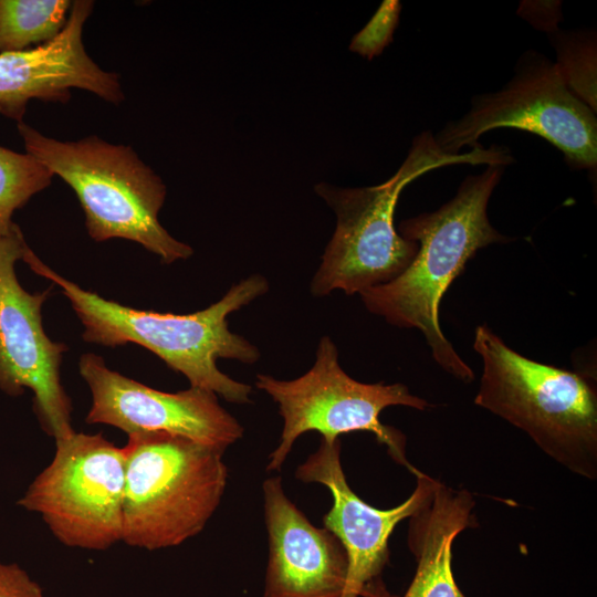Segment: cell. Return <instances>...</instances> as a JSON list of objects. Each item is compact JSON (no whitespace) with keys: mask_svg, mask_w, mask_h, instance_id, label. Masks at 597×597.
Returning <instances> with one entry per match:
<instances>
[{"mask_svg":"<svg viewBox=\"0 0 597 597\" xmlns=\"http://www.w3.org/2000/svg\"><path fill=\"white\" fill-rule=\"evenodd\" d=\"M22 261L61 287L84 327L85 342L109 347L137 344L182 374L190 387L211 391L231 404L251 402L252 387L222 373L217 360L254 364L260 359L254 344L229 329L228 317L269 291L263 275L255 273L240 280L201 311L174 314L133 308L84 290L54 272L29 245Z\"/></svg>","mask_w":597,"mask_h":597,"instance_id":"6da1fadb","label":"cell"},{"mask_svg":"<svg viewBox=\"0 0 597 597\" xmlns=\"http://www.w3.org/2000/svg\"><path fill=\"white\" fill-rule=\"evenodd\" d=\"M503 168L489 165L482 174L467 177L438 210L402 220L399 234L418 244L413 260L392 281L359 293L365 307L388 324L419 329L434 362L463 383H471L474 373L443 335L439 308L478 250L512 241L492 227L486 212Z\"/></svg>","mask_w":597,"mask_h":597,"instance_id":"7a4b0ae2","label":"cell"},{"mask_svg":"<svg viewBox=\"0 0 597 597\" xmlns=\"http://www.w3.org/2000/svg\"><path fill=\"white\" fill-rule=\"evenodd\" d=\"M505 148L473 147L464 154H447L429 132L413 139L407 158L386 181L373 187L342 188L315 185V192L336 216V228L312 277L313 296L334 291L362 293L396 279L413 260L418 244L399 234L395 210L404 188L421 175L454 164L507 165Z\"/></svg>","mask_w":597,"mask_h":597,"instance_id":"3957f363","label":"cell"},{"mask_svg":"<svg viewBox=\"0 0 597 597\" xmlns=\"http://www.w3.org/2000/svg\"><path fill=\"white\" fill-rule=\"evenodd\" d=\"M483 364L474 404L525 432L574 474L597 479V392L584 375L527 358L488 325L475 328Z\"/></svg>","mask_w":597,"mask_h":597,"instance_id":"277c9868","label":"cell"},{"mask_svg":"<svg viewBox=\"0 0 597 597\" xmlns=\"http://www.w3.org/2000/svg\"><path fill=\"white\" fill-rule=\"evenodd\" d=\"M17 127L25 153L72 188L94 241H134L166 264L193 254L190 245L174 238L159 222L166 186L130 146L111 144L94 135L61 142L24 122Z\"/></svg>","mask_w":597,"mask_h":597,"instance_id":"5b68a950","label":"cell"},{"mask_svg":"<svg viewBox=\"0 0 597 597\" xmlns=\"http://www.w3.org/2000/svg\"><path fill=\"white\" fill-rule=\"evenodd\" d=\"M127 437L122 542L156 551L198 535L227 488L224 452L163 431Z\"/></svg>","mask_w":597,"mask_h":597,"instance_id":"8992f818","label":"cell"},{"mask_svg":"<svg viewBox=\"0 0 597 597\" xmlns=\"http://www.w3.org/2000/svg\"><path fill=\"white\" fill-rule=\"evenodd\" d=\"M255 386L272 398L283 419L279 444L269 455L268 471L281 470L294 442L305 432L316 431L323 440L333 442L341 434L366 431L387 448L397 463L413 475L420 472L407 459L404 433L384 425L379 416L391 406L425 410L432 405L412 395L404 384L355 380L339 365L338 349L331 337L320 339L314 364L302 376L282 380L258 374Z\"/></svg>","mask_w":597,"mask_h":597,"instance_id":"52a82bcc","label":"cell"},{"mask_svg":"<svg viewBox=\"0 0 597 597\" xmlns=\"http://www.w3.org/2000/svg\"><path fill=\"white\" fill-rule=\"evenodd\" d=\"M125 458L102 433L55 440L51 462L17 505L41 516L63 545L105 551L122 542Z\"/></svg>","mask_w":597,"mask_h":597,"instance_id":"ba28073f","label":"cell"},{"mask_svg":"<svg viewBox=\"0 0 597 597\" xmlns=\"http://www.w3.org/2000/svg\"><path fill=\"white\" fill-rule=\"evenodd\" d=\"M595 113L570 92L555 63L532 54L521 60L502 90L474 97L471 109L448 123L434 140L443 153L454 155L463 146H480L478 139L491 129L516 128L545 138L572 167L595 170Z\"/></svg>","mask_w":597,"mask_h":597,"instance_id":"9c48e42d","label":"cell"},{"mask_svg":"<svg viewBox=\"0 0 597 597\" xmlns=\"http://www.w3.org/2000/svg\"><path fill=\"white\" fill-rule=\"evenodd\" d=\"M27 245L17 223L0 237V390L10 397L32 390L42 429L59 440L74 432L72 402L60 374L67 346L43 328L42 306L51 289L32 294L18 280L15 265Z\"/></svg>","mask_w":597,"mask_h":597,"instance_id":"30bf717a","label":"cell"},{"mask_svg":"<svg viewBox=\"0 0 597 597\" xmlns=\"http://www.w3.org/2000/svg\"><path fill=\"white\" fill-rule=\"evenodd\" d=\"M78 370L92 397L85 418L88 425L112 426L127 436L168 432L223 452L243 436V427L211 391L195 387L160 391L109 369L92 353L81 356Z\"/></svg>","mask_w":597,"mask_h":597,"instance_id":"8fae6325","label":"cell"},{"mask_svg":"<svg viewBox=\"0 0 597 597\" xmlns=\"http://www.w3.org/2000/svg\"><path fill=\"white\" fill-rule=\"evenodd\" d=\"M297 480L325 485L333 504L323 519L343 545L348 572L342 597H383L388 590L381 579L389 562V537L396 526L409 519L430 496L436 480L423 472L416 476L417 485L401 504L376 509L362 500L348 485L341 463V440L322 439L318 449L297 467Z\"/></svg>","mask_w":597,"mask_h":597,"instance_id":"7c38bea8","label":"cell"},{"mask_svg":"<svg viewBox=\"0 0 597 597\" xmlns=\"http://www.w3.org/2000/svg\"><path fill=\"white\" fill-rule=\"evenodd\" d=\"M93 8L91 0L72 1L66 24L54 40L0 53L2 116L19 124L31 100L65 104L72 88L88 91L116 105L124 101L119 75L100 67L83 44V28Z\"/></svg>","mask_w":597,"mask_h":597,"instance_id":"4fadbf2b","label":"cell"},{"mask_svg":"<svg viewBox=\"0 0 597 597\" xmlns=\"http://www.w3.org/2000/svg\"><path fill=\"white\" fill-rule=\"evenodd\" d=\"M262 490L269 537L263 597H342L348 562L338 538L310 522L280 476L266 479Z\"/></svg>","mask_w":597,"mask_h":597,"instance_id":"5bb4252c","label":"cell"},{"mask_svg":"<svg viewBox=\"0 0 597 597\" xmlns=\"http://www.w3.org/2000/svg\"><path fill=\"white\" fill-rule=\"evenodd\" d=\"M475 501L467 489L436 480L427 501L408 519V546L416 559L415 575L400 597H464L452 570L457 536L475 526ZM383 597H398L389 591Z\"/></svg>","mask_w":597,"mask_h":597,"instance_id":"9a60e30c","label":"cell"},{"mask_svg":"<svg viewBox=\"0 0 597 597\" xmlns=\"http://www.w3.org/2000/svg\"><path fill=\"white\" fill-rule=\"evenodd\" d=\"M70 0H0V53L31 49L64 29Z\"/></svg>","mask_w":597,"mask_h":597,"instance_id":"2e32d148","label":"cell"},{"mask_svg":"<svg viewBox=\"0 0 597 597\" xmlns=\"http://www.w3.org/2000/svg\"><path fill=\"white\" fill-rule=\"evenodd\" d=\"M53 177L31 155L0 145V237L11 232L13 213L49 187Z\"/></svg>","mask_w":597,"mask_h":597,"instance_id":"e0dca14e","label":"cell"},{"mask_svg":"<svg viewBox=\"0 0 597 597\" xmlns=\"http://www.w3.org/2000/svg\"><path fill=\"white\" fill-rule=\"evenodd\" d=\"M557 62L555 63L570 92L589 106L597 108L596 41L591 34L563 33L552 35Z\"/></svg>","mask_w":597,"mask_h":597,"instance_id":"ac0fdd59","label":"cell"},{"mask_svg":"<svg viewBox=\"0 0 597 597\" xmlns=\"http://www.w3.org/2000/svg\"><path fill=\"white\" fill-rule=\"evenodd\" d=\"M400 9L399 1L385 0L369 22L354 35L349 50L368 60L379 55L392 41Z\"/></svg>","mask_w":597,"mask_h":597,"instance_id":"d6986e66","label":"cell"},{"mask_svg":"<svg viewBox=\"0 0 597 597\" xmlns=\"http://www.w3.org/2000/svg\"><path fill=\"white\" fill-rule=\"evenodd\" d=\"M0 597H45L42 587L17 563L0 561Z\"/></svg>","mask_w":597,"mask_h":597,"instance_id":"ffe728a7","label":"cell"},{"mask_svg":"<svg viewBox=\"0 0 597 597\" xmlns=\"http://www.w3.org/2000/svg\"><path fill=\"white\" fill-rule=\"evenodd\" d=\"M519 12L536 28L552 33L561 17L558 2H523Z\"/></svg>","mask_w":597,"mask_h":597,"instance_id":"44dd1931","label":"cell"}]
</instances>
